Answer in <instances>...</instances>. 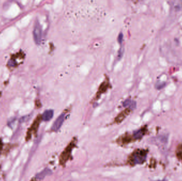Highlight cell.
<instances>
[{"mask_svg":"<svg viewBox=\"0 0 182 181\" xmlns=\"http://www.w3.org/2000/svg\"><path fill=\"white\" fill-rule=\"evenodd\" d=\"M33 36L35 43L38 45H40L42 42V31L41 26L39 21H36L35 22L33 30Z\"/></svg>","mask_w":182,"mask_h":181,"instance_id":"6da1fadb","label":"cell"},{"mask_svg":"<svg viewBox=\"0 0 182 181\" xmlns=\"http://www.w3.org/2000/svg\"><path fill=\"white\" fill-rule=\"evenodd\" d=\"M64 120H65V114H62L57 118L56 121L54 122L52 128V130L54 131H58L61 128V126H62L64 122Z\"/></svg>","mask_w":182,"mask_h":181,"instance_id":"7a4b0ae2","label":"cell"},{"mask_svg":"<svg viewBox=\"0 0 182 181\" xmlns=\"http://www.w3.org/2000/svg\"><path fill=\"white\" fill-rule=\"evenodd\" d=\"M147 157V154L145 151H141L137 153L134 157V161L135 163L141 164L144 161Z\"/></svg>","mask_w":182,"mask_h":181,"instance_id":"3957f363","label":"cell"},{"mask_svg":"<svg viewBox=\"0 0 182 181\" xmlns=\"http://www.w3.org/2000/svg\"><path fill=\"white\" fill-rule=\"evenodd\" d=\"M124 107H129L131 110H134L136 107V103L130 99H127L123 103Z\"/></svg>","mask_w":182,"mask_h":181,"instance_id":"277c9868","label":"cell"},{"mask_svg":"<svg viewBox=\"0 0 182 181\" xmlns=\"http://www.w3.org/2000/svg\"><path fill=\"white\" fill-rule=\"evenodd\" d=\"M53 116V111L51 110H46L44 112V113L43 114V119L45 121H47L50 120Z\"/></svg>","mask_w":182,"mask_h":181,"instance_id":"5b68a950","label":"cell"},{"mask_svg":"<svg viewBox=\"0 0 182 181\" xmlns=\"http://www.w3.org/2000/svg\"><path fill=\"white\" fill-rule=\"evenodd\" d=\"M176 156L178 159L182 161V144L179 145L176 149Z\"/></svg>","mask_w":182,"mask_h":181,"instance_id":"8992f818","label":"cell"},{"mask_svg":"<svg viewBox=\"0 0 182 181\" xmlns=\"http://www.w3.org/2000/svg\"><path fill=\"white\" fill-rule=\"evenodd\" d=\"M134 137L136 138V139H140L141 138V137H142L143 134V132L141 130H139V131H137L136 132H135L134 133Z\"/></svg>","mask_w":182,"mask_h":181,"instance_id":"52a82bcc","label":"cell"},{"mask_svg":"<svg viewBox=\"0 0 182 181\" xmlns=\"http://www.w3.org/2000/svg\"><path fill=\"white\" fill-rule=\"evenodd\" d=\"M4 132L5 133L8 135V136H11L12 134V132L11 131V130L8 128H6L4 130Z\"/></svg>","mask_w":182,"mask_h":181,"instance_id":"ba28073f","label":"cell"},{"mask_svg":"<svg viewBox=\"0 0 182 181\" xmlns=\"http://www.w3.org/2000/svg\"><path fill=\"white\" fill-rule=\"evenodd\" d=\"M123 39V34L122 32H120L118 36V41L120 44H121Z\"/></svg>","mask_w":182,"mask_h":181,"instance_id":"9c48e42d","label":"cell"},{"mask_svg":"<svg viewBox=\"0 0 182 181\" xmlns=\"http://www.w3.org/2000/svg\"><path fill=\"white\" fill-rule=\"evenodd\" d=\"M123 53H124V48H120V49L119 50V51L118 52V59H120L121 58L122 54H123Z\"/></svg>","mask_w":182,"mask_h":181,"instance_id":"30bf717a","label":"cell"},{"mask_svg":"<svg viewBox=\"0 0 182 181\" xmlns=\"http://www.w3.org/2000/svg\"><path fill=\"white\" fill-rule=\"evenodd\" d=\"M10 161H9V162H7V163L5 165V166H4V170H7V169H8V168H9V167H10Z\"/></svg>","mask_w":182,"mask_h":181,"instance_id":"8fae6325","label":"cell"},{"mask_svg":"<svg viewBox=\"0 0 182 181\" xmlns=\"http://www.w3.org/2000/svg\"><path fill=\"white\" fill-rule=\"evenodd\" d=\"M19 162H20V159H18L17 160V161L15 162V167L17 166H18V165H19Z\"/></svg>","mask_w":182,"mask_h":181,"instance_id":"7c38bea8","label":"cell"},{"mask_svg":"<svg viewBox=\"0 0 182 181\" xmlns=\"http://www.w3.org/2000/svg\"><path fill=\"white\" fill-rule=\"evenodd\" d=\"M157 181H167V180H166V179H163L162 180H157Z\"/></svg>","mask_w":182,"mask_h":181,"instance_id":"4fadbf2b","label":"cell"}]
</instances>
